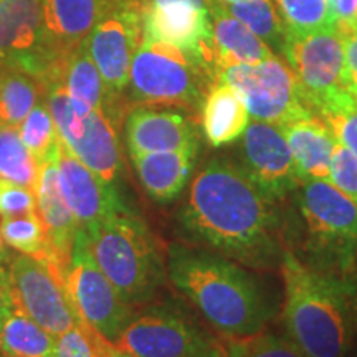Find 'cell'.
Listing matches in <instances>:
<instances>
[{"mask_svg": "<svg viewBox=\"0 0 357 357\" xmlns=\"http://www.w3.org/2000/svg\"><path fill=\"white\" fill-rule=\"evenodd\" d=\"M19 132L25 147L32 153L40 166L60 153L61 139L45 98L24 119L19 126Z\"/></svg>", "mask_w": 357, "mask_h": 357, "instance_id": "obj_30", "label": "cell"}, {"mask_svg": "<svg viewBox=\"0 0 357 357\" xmlns=\"http://www.w3.org/2000/svg\"><path fill=\"white\" fill-rule=\"evenodd\" d=\"M287 32H311L334 25L329 0H273Z\"/></svg>", "mask_w": 357, "mask_h": 357, "instance_id": "obj_32", "label": "cell"}, {"mask_svg": "<svg viewBox=\"0 0 357 357\" xmlns=\"http://www.w3.org/2000/svg\"><path fill=\"white\" fill-rule=\"evenodd\" d=\"M231 15L260 37L271 50L281 53L284 43V29L273 0H240V2L225 6Z\"/></svg>", "mask_w": 357, "mask_h": 357, "instance_id": "obj_29", "label": "cell"}, {"mask_svg": "<svg viewBox=\"0 0 357 357\" xmlns=\"http://www.w3.org/2000/svg\"><path fill=\"white\" fill-rule=\"evenodd\" d=\"M106 0H43L45 47L55 60L78 48L100 19Z\"/></svg>", "mask_w": 357, "mask_h": 357, "instance_id": "obj_20", "label": "cell"}, {"mask_svg": "<svg viewBox=\"0 0 357 357\" xmlns=\"http://www.w3.org/2000/svg\"><path fill=\"white\" fill-rule=\"evenodd\" d=\"M144 38L141 0H106L100 19L84 40L106 86L124 93L131 61Z\"/></svg>", "mask_w": 357, "mask_h": 357, "instance_id": "obj_12", "label": "cell"}, {"mask_svg": "<svg viewBox=\"0 0 357 357\" xmlns=\"http://www.w3.org/2000/svg\"><path fill=\"white\" fill-rule=\"evenodd\" d=\"M13 310L24 312L52 336H61L79 323L65 288V273L52 261L13 252L7 268Z\"/></svg>", "mask_w": 357, "mask_h": 357, "instance_id": "obj_9", "label": "cell"}, {"mask_svg": "<svg viewBox=\"0 0 357 357\" xmlns=\"http://www.w3.org/2000/svg\"><path fill=\"white\" fill-rule=\"evenodd\" d=\"M336 26L341 33L342 47H344L347 88L357 102V24Z\"/></svg>", "mask_w": 357, "mask_h": 357, "instance_id": "obj_38", "label": "cell"}, {"mask_svg": "<svg viewBox=\"0 0 357 357\" xmlns=\"http://www.w3.org/2000/svg\"><path fill=\"white\" fill-rule=\"evenodd\" d=\"M236 155V164L275 202L293 195L300 184L287 137L276 124L258 119L250 121L240 136Z\"/></svg>", "mask_w": 357, "mask_h": 357, "instance_id": "obj_13", "label": "cell"}, {"mask_svg": "<svg viewBox=\"0 0 357 357\" xmlns=\"http://www.w3.org/2000/svg\"><path fill=\"white\" fill-rule=\"evenodd\" d=\"M217 337L172 305L134 312L114 346L132 357H200Z\"/></svg>", "mask_w": 357, "mask_h": 357, "instance_id": "obj_11", "label": "cell"}, {"mask_svg": "<svg viewBox=\"0 0 357 357\" xmlns=\"http://www.w3.org/2000/svg\"><path fill=\"white\" fill-rule=\"evenodd\" d=\"M91 255L132 307L149 303L167 278V257L142 217L126 207L83 229Z\"/></svg>", "mask_w": 357, "mask_h": 357, "instance_id": "obj_4", "label": "cell"}, {"mask_svg": "<svg viewBox=\"0 0 357 357\" xmlns=\"http://www.w3.org/2000/svg\"><path fill=\"white\" fill-rule=\"evenodd\" d=\"M334 25L357 24V0H329Z\"/></svg>", "mask_w": 357, "mask_h": 357, "instance_id": "obj_39", "label": "cell"}, {"mask_svg": "<svg viewBox=\"0 0 357 357\" xmlns=\"http://www.w3.org/2000/svg\"><path fill=\"white\" fill-rule=\"evenodd\" d=\"M13 310L12 306V300H10V293H8L7 288V281L0 278V326H2L6 316Z\"/></svg>", "mask_w": 357, "mask_h": 357, "instance_id": "obj_40", "label": "cell"}, {"mask_svg": "<svg viewBox=\"0 0 357 357\" xmlns=\"http://www.w3.org/2000/svg\"><path fill=\"white\" fill-rule=\"evenodd\" d=\"M108 357H132V356L128 354V352H124V351H119L118 347H114L113 352H111Z\"/></svg>", "mask_w": 357, "mask_h": 357, "instance_id": "obj_43", "label": "cell"}, {"mask_svg": "<svg viewBox=\"0 0 357 357\" xmlns=\"http://www.w3.org/2000/svg\"><path fill=\"white\" fill-rule=\"evenodd\" d=\"M177 222L190 243L250 268H280L287 250L278 205L225 158L195 174Z\"/></svg>", "mask_w": 357, "mask_h": 357, "instance_id": "obj_1", "label": "cell"}, {"mask_svg": "<svg viewBox=\"0 0 357 357\" xmlns=\"http://www.w3.org/2000/svg\"><path fill=\"white\" fill-rule=\"evenodd\" d=\"M43 100V84L32 75L8 68L0 83V124L19 128Z\"/></svg>", "mask_w": 357, "mask_h": 357, "instance_id": "obj_27", "label": "cell"}, {"mask_svg": "<svg viewBox=\"0 0 357 357\" xmlns=\"http://www.w3.org/2000/svg\"><path fill=\"white\" fill-rule=\"evenodd\" d=\"M202 131L212 147H222L240 139L250 123V113L242 98L225 83H213L200 109Z\"/></svg>", "mask_w": 357, "mask_h": 357, "instance_id": "obj_25", "label": "cell"}, {"mask_svg": "<svg viewBox=\"0 0 357 357\" xmlns=\"http://www.w3.org/2000/svg\"><path fill=\"white\" fill-rule=\"evenodd\" d=\"M65 288L79 321L91 326L113 344L136 312L98 266L89 250L86 231L79 227L65 273Z\"/></svg>", "mask_w": 357, "mask_h": 357, "instance_id": "obj_10", "label": "cell"}, {"mask_svg": "<svg viewBox=\"0 0 357 357\" xmlns=\"http://www.w3.org/2000/svg\"><path fill=\"white\" fill-rule=\"evenodd\" d=\"M13 252H10V248L7 247L6 242H3L2 234H0V278L7 281V268L8 263L12 260Z\"/></svg>", "mask_w": 357, "mask_h": 357, "instance_id": "obj_41", "label": "cell"}, {"mask_svg": "<svg viewBox=\"0 0 357 357\" xmlns=\"http://www.w3.org/2000/svg\"><path fill=\"white\" fill-rule=\"evenodd\" d=\"M301 252L296 255L318 270L357 271V204L329 181L300 182L293 192Z\"/></svg>", "mask_w": 357, "mask_h": 357, "instance_id": "obj_5", "label": "cell"}, {"mask_svg": "<svg viewBox=\"0 0 357 357\" xmlns=\"http://www.w3.org/2000/svg\"><path fill=\"white\" fill-rule=\"evenodd\" d=\"M58 78L68 93L75 113L82 119L86 118L91 111L101 109L111 96L118 95L106 86L84 42L65 56Z\"/></svg>", "mask_w": 357, "mask_h": 357, "instance_id": "obj_24", "label": "cell"}, {"mask_svg": "<svg viewBox=\"0 0 357 357\" xmlns=\"http://www.w3.org/2000/svg\"><path fill=\"white\" fill-rule=\"evenodd\" d=\"M0 354L3 357H56V337L24 312L12 310L0 326Z\"/></svg>", "mask_w": 357, "mask_h": 357, "instance_id": "obj_26", "label": "cell"}, {"mask_svg": "<svg viewBox=\"0 0 357 357\" xmlns=\"http://www.w3.org/2000/svg\"><path fill=\"white\" fill-rule=\"evenodd\" d=\"M200 357H229V347H227V339L217 337V341L213 342V346Z\"/></svg>", "mask_w": 357, "mask_h": 357, "instance_id": "obj_42", "label": "cell"}, {"mask_svg": "<svg viewBox=\"0 0 357 357\" xmlns=\"http://www.w3.org/2000/svg\"><path fill=\"white\" fill-rule=\"evenodd\" d=\"M213 83V71L200 58L144 37L134 53L126 89L129 102L195 113L202 109Z\"/></svg>", "mask_w": 357, "mask_h": 357, "instance_id": "obj_6", "label": "cell"}, {"mask_svg": "<svg viewBox=\"0 0 357 357\" xmlns=\"http://www.w3.org/2000/svg\"><path fill=\"white\" fill-rule=\"evenodd\" d=\"M0 357H3V356H2V354H0Z\"/></svg>", "mask_w": 357, "mask_h": 357, "instance_id": "obj_46", "label": "cell"}, {"mask_svg": "<svg viewBox=\"0 0 357 357\" xmlns=\"http://www.w3.org/2000/svg\"><path fill=\"white\" fill-rule=\"evenodd\" d=\"M128 105L129 100H124V93L111 96L101 109L91 111L84 118L82 137L71 146H66V149L77 155L84 166L114 187L123 172L119 126L129 111Z\"/></svg>", "mask_w": 357, "mask_h": 357, "instance_id": "obj_17", "label": "cell"}, {"mask_svg": "<svg viewBox=\"0 0 357 357\" xmlns=\"http://www.w3.org/2000/svg\"><path fill=\"white\" fill-rule=\"evenodd\" d=\"M6 73H7V65L3 63L2 60H0V83H2V79H3V77H6Z\"/></svg>", "mask_w": 357, "mask_h": 357, "instance_id": "obj_44", "label": "cell"}, {"mask_svg": "<svg viewBox=\"0 0 357 357\" xmlns=\"http://www.w3.org/2000/svg\"><path fill=\"white\" fill-rule=\"evenodd\" d=\"M199 147L184 151L132 154V167L147 195L159 204L176 200L189 184L197 160Z\"/></svg>", "mask_w": 357, "mask_h": 357, "instance_id": "obj_22", "label": "cell"}, {"mask_svg": "<svg viewBox=\"0 0 357 357\" xmlns=\"http://www.w3.org/2000/svg\"><path fill=\"white\" fill-rule=\"evenodd\" d=\"M218 2L223 3V6H231V3H236V2H240V0H218Z\"/></svg>", "mask_w": 357, "mask_h": 357, "instance_id": "obj_45", "label": "cell"}, {"mask_svg": "<svg viewBox=\"0 0 357 357\" xmlns=\"http://www.w3.org/2000/svg\"><path fill=\"white\" fill-rule=\"evenodd\" d=\"M229 357H303L287 337L271 333H257L245 337H225Z\"/></svg>", "mask_w": 357, "mask_h": 357, "instance_id": "obj_34", "label": "cell"}, {"mask_svg": "<svg viewBox=\"0 0 357 357\" xmlns=\"http://www.w3.org/2000/svg\"><path fill=\"white\" fill-rule=\"evenodd\" d=\"M298 182L329 181L336 136L318 114L293 119L283 126Z\"/></svg>", "mask_w": 357, "mask_h": 357, "instance_id": "obj_21", "label": "cell"}, {"mask_svg": "<svg viewBox=\"0 0 357 357\" xmlns=\"http://www.w3.org/2000/svg\"><path fill=\"white\" fill-rule=\"evenodd\" d=\"M167 278L222 337L252 336L271 318L260 281L240 263L211 250L171 245Z\"/></svg>", "mask_w": 357, "mask_h": 357, "instance_id": "obj_3", "label": "cell"}, {"mask_svg": "<svg viewBox=\"0 0 357 357\" xmlns=\"http://www.w3.org/2000/svg\"><path fill=\"white\" fill-rule=\"evenodd\" d=\"M37 213V197L29 187L0 178V218Z\"/></svg>", "mask_w": 357, "mask_h": 357, "instance_id": "obj_36", "label": "cell"}, {"mask_svg": "<svg viewBox=\"0 0 357 357\" xmlns=\"http://www.w3.org/2000/svg\"><path fill=\"white\" fill-rule=\"evenodd\" d=\"M141 3L144 37L176 45L213 71L212 0H141Z\"/></svg>", "mask_w": 357, "mask_h": 357, "instance_id": "obj_15", "label": "cell"}, {"mask_svg": "<svg viewBox=\"0 0 357 357\" xmlns=\"http://www.w3.org/2000/svg\"><path fill=\"white\" fill-rule=\"evenodd\" d=\"M323 121L331 128L336 139L357 158V106L342 113L328 116Z\"/></svg>", "mask_w": 357, "mask_h": 357, "instance_id": "obj_37", "label": "cell"}, {"mask_svg": "<svg viewBox=\"0 0 357 357\" xmlns=\"http://www.w3.org/2000/svg\"><path fill=\"white\" fill-rule=\"evenodd\" d=\"M114 347L83 321L56 337V357H108Z\"/></svg>", "mask_w": 357, "mask_h": 357, "instance_id": "obj_33", "label": "cell"}, {"mask_svg": "<svg viewBox=\"0 0 357 357\" xmlns=\"http://www.w3.org/2000/svg\"><path fill=\"white\" fill-rule=\"evenodd\" d=\"M217 82L234 88L250 116L258 121L283 126L293 119L316 114L293 70L280 56L273 55L260 63L222 66L215 71Z\"/></svg>", "mask_w": 357, "mask_h": 357, "instance_id": "obj_8", "label": "cell"}, {"mask_svg": "<svg viewBox=\"0 0 357 357\" xmlns=\"http://www.w3.org/2000/svg\"><path fill=\"white\" fill-rule=\"evenodd\" d=\"M0 60L43 82L55 60L43 38V0H0Z\"/></svg>", "mask_w": 357, "mask_h": 357, "instance_id": "obj_14", "label": "cell"}, {"mask_svg": "<svg viewBox=\"0 0 357 357\" xmlns=\"http://www.w3.org/2000/svg\"><path fill=\"white\" fill-rule=\"evenodd\" d=\"M123 129L129 155L199 147L197 124L182 109L137 105L124 116Z\"/></svg>", "mask_w": 357, "mask_h": 357, "instance_id": "obj_16", "label": "cell"}, {"mask_svg": "<svg viewBox=\"0 0 357 357\" xmlns=\"http://www.w3.org/2000/svg\"><path fill=\"white\" fill-rule=\"evenodd\" d=\"M329 182L357 204V158L339 141L329 164Z\"/></svg>", "mask_w": 357, "mask_h": 357, "instance_id": "obj_35", "label": "cell"}, {"mask_svg": "<svg viewBox=\"0 0 357 357\" xmlns=\"http://www.w3.org/2000/svg\"><path fill=\"white\" fill-rule=\"evenodd\" d=\"M40 164L22 141L19 128L0 124V178L37 189Z\"/></svg>", "mask_w": 357, "mask_h": 357, "instance_id": "obj_28", "label": "cell"}, {"mask_svg": "<svg viewBox=\"0 0 357 357\" xmlns=\"http://www.w3.org/2000/svg\"><path fill=\"white\" fill-rule=\"evenodd\" d=\"M58 153L40 166L38 185L35 189L37 213L47 235V260L66 273L77 238L78 223L66 205L58 181Z\"/></svg>", "mask_w": 357, "mask_h": 357, "instance_id": "obj_19", "label": "cell"}, {"mask_svg": "<svg viewBox=\"0 0 357 357\" xmlns=\"http://www.w3.org/2000/svg\"><path fill=\"white\" fill-rule=\"evenodd\" d=\"M212 55L213 73L222 66L260 63L275 53L243 22L231 15L223 3L212 0Z\"/></svg>", "mask_w": 357, "mask_h": 357, "instance_id": "obj_23", "label": "cell"}, {"mask_svg": "<svg viewBox=\"0 0 357 357\" xmlns=\"http://www.w3.org/2000/svg\"><path fill=\"white\" fill-rule=\"evenodd\" d=\"M280 55L321 119L356 108L357 102L347 88L344 47L336 25L311 32H287Z\"/></svg>", "mask_w": 357, "mask_h": 357, "instance_id": "obj_7", "label": "cell"}, {"mask_svg": "<svg viewBox=\"0 0 357 357\" xmlns=\"http://www.w3.org/2000/svg\"><path fill=\"white\" fill-rule=\"evenodd\" d=\"M0 234L12 252L47 260V235L38 213L0 218Z\"/></svg>", "mask_w": 357, "mask_h": 357, "instance_id": "obj_31", "label": "cell"}, {"mask_svg": "<svg viewBox=\"0 0 357 357\" xmlns=\"http://www.w3.org/2000/svg\"><path fill=\"white\" fill-rule=\"evenodd\" d=\"M283 326L303 357H342L357 334V271L318 270L284 250Z\"/></svg>", "mask_w": 357, "mask_h": 357, "instance_id": "obj_2", "label": "cell"}, {"mask_svg": "<svg viewBox=\"0 0 357 357\" xmlns=\"http://www.w3.org/2000/svg\"><path fill=\"white\" fill-rule=\"evenodd\" d=\"M58 181L61 195L79 229H89L128 207L119 197L118 187L102 181L84 166L63 142L58 155Z\"/></svg>", "mask_w": 357, "mask_h": 357, "instance_id": "obj_18", "label": "cell"}]
</instances>
